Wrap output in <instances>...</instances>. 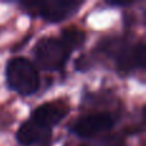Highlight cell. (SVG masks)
<instances>
[{
    "label": "cell",
    "mask_w": 146,
    "mask_h": 146,
    "mask_svg": "<svg viewBox=\"0 0 146 146\" xmlns=\"http://www.w3.org/2000/svg\"><path fill=\"white\" fill-rule=\"evenodd\" d=\"M48 135L49 132L41 129L32 121H27L19 127L17 132V139L22 145H33L44 141Z\"/></svg>",
    "instance_id": "cell-7"
},
{
    "label": "cell",
    "mask_w": 146,
    "mask_h": 146,
    "mask_svg": "<svg viewBox=\"0 0 146 146\" xmlns=\"http://www.w3.org/2000/svg\"><path fill=\"white\" fill-rule=\"evenodd\" d=\"M7 78L10 87L21 95L35 94L40 85L37 69L26 58H14L9 62Z\"/></svg>",
    "instance_id": "cell-1"
},
{
    "label": "cell",
    "mask_w": 146,
    "mask_h": 146,
    "mask_svg": "<svg viewBox=\"0 0 146 146\" xmlns=\"http://www.w3.org/2000/svg\"><path fill=\"white\" fill-rule=\"evenodd\" d=\"M60 40L69 48V50L80 46L85 40V33L78 28H67L63 31Z\"/></svg>",
    "instance_id": "cell-8"
},
{
    "label": "cell",
    "mask_w": 146,
    "mask_h": 146,
    "mask_svg": "<svg viewBox=\"0 0 146 146\" xmlns=\"http://www.w3.org/2000/svg\"><path fill=\"white\" fill-rule=\"evenodd\" d=\"M114 126V119L109 114H90L80 118L73 126V132L81 137H92L106 132Z\"/></svg>",
    "instance_id": "cell-5"
},
{
    "label": "cell",
    "mask_w": 146,
    "mask_h": 146,
    "mask_svg": "<svg viewBox=\"0 0 146 146\" xmlns=\"http://www.w3.org/2000/svg\"><path fill=\"white\" fill-rule=\"evenodd\" d=\"M82 4L81 1H41V3H26L23 7L27 10L42 17L49 22H60L64 18L78 9Z\"/></svg>",
    "instance_id": "cell-3"
},
{
    "label": "cell",
    "mask_w": 146,
    "mask_h": 146,
    "mask_svg": "<svg viewBox=\"0 0 146 146\" xmlns=\"http://www.w3.org/2000/svg\"><path fill=\"white\" fill-rule=\"evenodd\" d=\"M77 146H88V145H85V144H81V145H77Z\"/></svg>",
    "instance_id": "cell-9"
},
{
    "label": "cell",
    "mask_w": 146,
    "mask_h": 146,
    "mask_svg": "<svg viewBox=\"0 0 146 146\" xmlns=\"http://www.w3.org/2000/svg\"><path fill=\"white\" fill-rule=\"evenodd\" d=\"M69 48L55 37H44L36 44L35 56L41 68L48 71L60 69L69 56Z\"/></svg>",
    "instance_id": "cell-2"
},
{
    "label": "cell",
    "mask_w": 146,
    "mask_h": 146,
    "mask_svg": "<svg viewBox=\"0 0 146 146\" xmlns=\"http://www.w3.org/2000/svg\"><path fill=\"white\" fill-rule=\"evenodd\" d=\"M145 45L139 44L132 48L119 49L117 54V63L119 69L129 71L133 68H142L145 66Z\"/></svg>",
    "instance_id": "cell-6"
},
{
    "label": "cell",
    "mask_w": 146,
    "mask_h": 146,
    "mask_svg": "<svg viewBox=\"0 0 146 146\" xmlns=\"http://www.w3.org/2000/svg\"><path fill=\"white\" fill-rule=\"evenodd\" d=\"M68 108L64 103H46L35 109L30 121L46 132H50L54 126L59 123L67 115Z\"/></svg>",
    "instance_id": "cell-4"
}]
</instances>
